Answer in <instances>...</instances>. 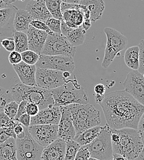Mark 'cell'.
I'll use <instances>...</instances> for the list:
<instances>
[{
  "label": "cell",
  "instance_id": "ba28073f",
  "mask_svg": "<svg viewBox=\"0 0 144 160\" xmlns=\"http://www.w3.org/2000/svg\"><path fill=\"white\" fill-rule=\"evenodd\" d=\"M76 51V47L71 44L62 33H53L52 35H47L40 54L47 56L63 55L73 58Z\"/></svg>",
  "mask_w": 144,
  "mask_h": 160
},
{
  "label": "cell",
  "instance_id": "44dd1931",
  "mask_svg": "<svg viewBox=\"0 0 144 160\" xmlns=\"http://www.w3.org/2000/svg\"><path fill=\"white\" fill-rule=\"evenodd\" d=\"M62 13V19L71 28H78L82 25L84 16L80 9V4H78L77 9H67Z\"/></svg>",
  "mask_w": 144,
  "mask_h": 160
},
{
  "label": "cell",
  "instance_id": "d6a6232c",
  "mask_svg": "<svg viewBox=\"0 0 144 160\" xmlns=\"http://www.w3.org/2000/svg\"><path fill=\"white\" fill-rule=\"evenodd\" d=\"M12 100L14 99L10 91L0 86V112L3 111L6 105Z\"/></svg>",
  "mask_w": 144,
  "mask_h": 160
},
{
  "label": "cell",
  "instance_id": "484cf974",
  "mask_svg": "<svg viewBox=\"0 0 144 160\" xmlns=\"http://www.w3.org/2000/svg\"><path fill=\"white\" fill-rule=\"evenodd\" d=\"M126 65L131 69L137 70L139 67V48L138 46L129 48L124 55Z\"/></svg>",
  "mask_w": 144,
  "mask_h": 160
},
{
  "label": "cell",
  "instance_id": "8d00e7d4",
  "mask_svg": "<svg viewBox=\"0 0 144 160\" xmlns=\"http://www.w3.org/2000/svg\"><path fill=\"white\" fill-rule=\"evenodd\" d=\"M91 157L90 152L87 148V145H82L80 147L75 158V160H89Z\"/></svg>",
  "mask_w": 144,
  "mask_h": 160
},
{
  "label": "cell",
  "instance_id": "d6986e66",
  "mask_svg": "<svg viewBox=\"0 0 144 160\" xmlns=\"http://www.w3.org/2000/svg\"><path fill=\"white\" fill-rule=\"evenodd\" d=\"M12 67L22 83L28 86H37L35 65H29L22 61L19 63L12 65Z\"/></svg>",
  "mask_w": 144,
  "mask_h": 160
},
{
  "label": "cell",
  "instance_id": "8992f818",
  "mask_svg": "<svg viewBox=\"0 0 144 160\" xmlns=\"http://www.w3.org/2000/svg\"><path fill=\"white\" fill-rule=\"evenodd\" d=\"M107 37V44L102 67L108 68L120 52L127 45V38L115 28L106 27L103 30Z\"/></svg>",
  "mask_w": 144,
  "mask_h": 160
},
{
  "label": "cell",
  "instance_id": "7bdbcfd3",
  "mask_svg": "<svg viewBox=\"0 0 144 160\" xmlns=\"http://www.w3.org/2000/svg\"><path fill=\"white\" fill-rule=\"evenodd\" d=\"M14 131L16 135V138L17 139H23L25 136V132L24 129V126L17 121L16 125L13 128Z\"/></svg>",
  "mask_w": 144,
  "mask_h": 160
},
{
  "label": "cell",
  "instance_id": "c3c4849f",
  "mask_svg": "<svg viewBox=\"0 0 144 160\" xmlns=\"http://www.w3.org/2000/svg\"><path fill=\"white\" fill-rule=\"evenodd\" d=\"M82 27L84 30H85L86 31L89 30L91 27V21L90 20V19H84L82 23Z\"/></svg>",
  "mask_w": 144,
  "mask_h": 160
},
{
  "label": "cell",
  "instance_id": "ee69618b",
  "mask_svg": "<svg viewBox=\"0 0 144 160\" xmlns=\"http://www.w3.org/2000/svg\"><path fill=\"white\" fill-rule=\"evenodd\" d=\"M27 102H28V101H27V100H22L19 103L17 112L16 116L14 118V120L16 121H17L19 118L21 117L22 115L26 113V105H27Z\"/></svg>",
  "mask_w": 144,
  "mask_h": 160
},
{
  "label": "cell",
  "instance_id": "7a4b0ae2",
  "mask_svg": "<svg viewBox=\"0 0 144 160\" xmlns=\"http://www.w3.org/2000/svg\"><path fill=\"white\" fill-rule=\"evenodd\" d=\"M110 136L113 153L120 154L126 160H137L144 148L137 129L110 128Z\"/></svg>",
  "mask_w": 144,
  "mask_h": 160
},
{
  "label": "cell",
  "instance_id": "ffe728a7",
  "mask_svg": "<svg viewBox=\"0 0 144 160\" xmlns=\"http://www.w3.org/2000/svg\"><path fill=\"white\" fill-rule=\"evenodd\" d=\"M33 20H39L46 22L52 17L48 11L44 0H30L25 7Z\"/></svg>",
  "mask_w": 144,
  "mask_h": 160
},
{
  "label": "cell",
  "instance_id": "db71d44e",
  "mask_svg": "<svg viewBox=\"0 0 144 160\" xmlns=\"http://www.w3.org/2000/svg\"><path fill=\"white\" fill-rule=\"evenodd\" d=\"M71 75V73L68 72H63V76L65 78H67L70 77Z\"/></svg>",
  "mask_w": 144,
  "mask_h": 160
},
{
  "label": "cell",
  "instance_id": "f907efd6",
  "mask_svg": "<svg viewBox=\"0 0 144 160\" xmlns=\"http://www.w3.org/2000/svg\"><path fill=\"white\" fill-rule=\"evenodd\" d=\"M113 160H125L124 158L122 155H121L120 154L118 153H113Z\"/></svg>",
  "mask_w": 144,
  "mask_h": 160
},
{
  "label": "cell",
  "instance_id": "52a82bcc",
  "mask_svg": "<svg viewBox=\"0 0 144 160\" xmlns=\"http://www.w3.org/2000/svg\"><path fill=\"white\" fill-rule=\"evenodd\" d=\"M86 145L91 157L94 160H113L110 128L107 124L103 126L102 130L95 139Z\"/></svg>",
  "mask_w": 144,
  "mask_h": 160
},
{
  "label": "cell",
  "instance_id": "836d02e7",
  "mask_svg": "<svg viewBox=\"0 0 144 160\" xmlns=\"http://www.w3.org/2000/svg\"><path fill=\"white\" fill-rule=\"evenodd\" d=\"M10 138L16 139V135L12 127L0 128V144Z\"/></svg>",
  "mask_w": 144,
  "mask_h": 160
},
{
  "label": "cell",
  "instance_id": "ab89813d",
  "mask_svg": "<svg viewBox=\"0 0 144 160\" xmlns=\"http://www.w3.org/2000/svg\"><path fill=\"white\" fill-rule=\"evenodd\" d=\"M40 111V108L38 105L35 103L28 102L26 105V113L30 116H35Z\"/></svg>",
  "mask_w": 144,
  "mask_h": 160
},
{
  "label": "cell",
  "instance_id": "cb8c5ba5",
  "mask_svg": "<svg viewBox=\"0 0 144 160\" xmlns=\"http://www.w3.org/2000/svg\"><path fill=\"white\" fill-rule=\"evenodd\" d=\"M103 128V126L99 125L90 128L81 132L76 134L73 139L77 141L80 146L86 145L95 139L100 134Z\"/></svg>",
  "mask_w": 144,
  "mask_h": 160
},
{
  "label": "cell",
  "instance_id": "60d3db41",
  "mask_svg": "<svg viewBox=\"0 0 144 160\" xmlns=\"http://www.w3.org/2000/svg\"><path fill=\"white\" fill-rule=\"evenodd\" d=\"M1 45L8 52H12L15 51V42L12 38H5L1 41Z\"/></svg>",
  "mask_w": 144,
  "mask_h": 160
},
{
  "label": "cell",
  "instance_id": "9f6ffc18",
  "mask_svg": "<svg viewBox=\"0 0 144 160\" xmlns=\"http://www.w3.org/2000/svg\"><path fill=\"white\" fill-rule=\"evenodd\" d=\"M142 75H143V77H144V74H142Z\"/></svg>",
  "mask_w": 144,
  "mask_h": 160
},
{
  "label": "cell",
  "instance_id": "e0dca14e",
  "mask_svg": "<svg viewBox=\"0 0 144 160\" xmlns=\"http://www.w3.org/2000/svg\"><path fill=\"white\" fill-rule=\"evenodd\" d=\"M66 142L57 138L43 148L40 160H64Z\"/></svg>",
  "mask_w": 144,
  "mask_h": 160
},
{
  "label": "cell",
  "instance_id": "11a10c76",
  "mask_svg": "<svg viewBox=\"0 0 144 160\" xmlns=\"http://www.w3.org/2000/svg\"><path fill=\"white\" fill-rule=\"evenodd\" d=\"M5 1V2L6 4H7L8 5H12V4L13 2H14L15 1H16L17 0H4Z\"/></svg>",
  "mask_w": 144,
  "mask_h": 160
},
{
  "label": "cell",
  "instance_id": "d4e9b609",
  "mask_svg": "<svg viewBox=\"0 0 144 160\" xmlns=\"http://www.w3.org/2000/svg\"><path fill=\"white\" fill-rule=\"evenodd\" d=\"M0 160H17L16 139L10 138L0 144Z\"/></svg>",
  "mask_w": 144,
  "mask_h": 160
},
{
  "label": "cell",
  "instance_id": "9c48e42d",
  "mask_svg": "<svg viewBox=\"0 0 144 160\" xmlns=\"http://www.w3.org/2000/svg\"><path fill=\"white\" fill-rule=\"evenodd\" d=\"M25 136L23 139H16L17 160H40L44 147L35 140L28 128L24 126Z\"/></svg>",
  "mask_w": 144,
  "mask_h": 160
},
{
  "label": "cell",
  "instance_id": "83f0119b",
  "mask_svg": "<svg viewBox=\"0 0 144 160\" xmlns=\"http://www.w3.org/2000/svg\"><path fill=\"white\" fill-rule=\"evenodd\" d=\"M13 39L15 42V51L21 53L28 49V38L26 33L15 31L13 34Z\"/></svg>",
  "mask_w": 144,
  "mask_h": 160
},
{
  "label": "cell",
  "instance_id": "7402d4cb",
  "mask_svg": "<svg viewBox=\"0 0 144 160\" xmlns=\"http://www.w3.org/2000/svg\"><path fill=\"white\" fill-rule=\"evenodd\" d=\"M80 4L85 6L90 12V20L96 22L101 19L105 9L103 0H80Z\"/></svg>",
  "mask_w": 144,
  "mask_h": 160
},
{
  "label": "cell",
  "instance_id": "4fadbf2b",
  "mask_svg": "<svg viewBox=\"0 0 144 160\" xmlns=\"http://www.w3.org/2000/svg\"><path fill=\"white\" fill-rule=\"evenodd\" d=\"M123 86L126 92L144 105V78L142 73L132 70L127 74Z\"/></svg>",
  "mask_w": 144,
  "mask_h": 160
},
{
  "label": "cell",
  "instance_id": "7c38bea8",
  "mask_svg": "<svg viewBox=\"0 0 144 160\" xmlns=\"http://www.w3.org/2000/svg\"><path fill=\"white\" fill-rule=\"evenodd\" d=\"M28 130L32 138L44 148L58 138L57 124L30 125Z\"/></svg>",
  "mask_w": 144,
  "mask_h": 160
},
{
  "label": "cell",
  "instance_id": "f35d334b",
  "mask_svg": "<svg viewBox=\"0 0 144 160\" xmlns=\"http://www.w3.org/2000/svg\"><path fill=\"white\" fill-rule=\"evenodd\" d=\"M139 67L138 71L142 73H144V40H141L139 44Z\"/></svg>",
  "mask_w": 144,
  "mask_h": 160
},
{
  "label": "cell",
  "instance_id": "30bf717a",
  "mask_svg": "<svg viewBox=\"0 0 144 160\" xmlns=\"http://www.w3.org/2000/svg\"><path fill=\"white\" fill-rule=\"evenodd\" d=\"M35 66L41 68L68 72L71 74L75 68L73 58L63 55L47 56L40 54Z\"/></svg>",
  "mask_w": 144,
  "mask_h": 160
},
{
  "label": "cell",
  "instance_id": "f5cc1de1",
  "mask_svg": "<svg viewBox=\"0 0 144 160\" xmlns=\"http://www.w3.org/2000/svg\"><path fill=\"white\" fill-rule=\"evenodd\" d=\"M11 6V5H8L7 4H6L4 0H0V9L8 8L10 7Z\"/></svg>",
  "mask_w": 144,
  "mask_h": 160
},
{
  "label": "cell",
  "instance_id": "277c9868",
  "mask_svg": "<svg viewBox=\"0 0 144 160\" xmlns=\"http://www.w3.org/2000/svg\"><path fill=\"white\" fill-rule=\"evenodd\" d=\"M69 109L76 134L101 124V112L89 103H72L67 105Z\"/></svg>",
  "mask_w": 144,
  "mask_h": 160
},
{
  "label": "cell",
  "instance_id": "9a60e30c",
  "mask_svg": "<svg viewBox=\"0 0 144 160\" xmlns=\"http://www.w3.org/2000/svg\"><path fill=\"white\" fill-rule=\"evenodd\" d=\"M61 117L60 106L50 105L49 107L40 110L39 112L31 117L30 125L35 124H57Z\"/></svg>",
  "mask_w": 144,
  "mask_h": 160
},
{
  "label": "cell",
  "instance_id": "4316f807",
  "mask_svg": "<svg viewBox=\"0 0 144 160\" xmlns=\"http://www.w3.org/2000/svg\"><path fill=\"white\" fill-rule=\"evenodd\" d=\"M71 44L77 47L82 44L86 38V30L82 25L78 28H72L65 35Z\"/></svg>",
  "mask_w": 144,
  "mask_h": 160
},
{
  "label": "cell",
  "instance_id": "4dcf8cb0",
  "mask_svg": "<svg viewBox=\"0 0 144 160\" xmlns=\"http://www.w3.org/2000/svg\"><path fill=\"white\" fill-rule=\"evenodd\" d=\"M21 54L22 61L29 65H35L40 57V54L30 49L23 51Z\"/></svg>",
  "mask_w": 144,
  "mask_h": 160
},
{
  "label": "cell",
  "instance_id": "3957f363",
  "mask_svg": "<svg viewBox=\"0 0 144 160\" xmlns=\"http://www.w3.org/2000/svg\"><path fill=\"white\" fill-rule=\"evenodd\" d=\"M9 91L17 103L22 100L33 102L38 105L40 110L54 105L51 91L37 86H28L21 82L12 85Z\"/></svg>",
  "mask_w": 144,
  "mask_h": 160
},
{
  "label": "cell",
  "instance_id": "816d5d0a",
  "mask_svg": "<svg viewBox=\"0 0 144 160\" xmlns=\"http://www.w3.org/2000/svg\"><path fill=\"white\" fill-rule=\"evenodd\" d=\"M63 2L70 4H80V0H61Z\"/></svg>",
  "mask_w": 144,
  "mask_h": 160
},
{
  "label": "cell",
  "instance_id": "74e56055",
  "mask_svg": "<svg viewBox=\"0 0 144 160\" xmlns=\"http://www.w3.org/2000/svg\"><path fill=\"white\" fill-rule=\"evenodd\" d=\"M30 25L37 29L46 32L48 35H52L54 33L49 29V28L47 27L46 23L43 21L39 20H32L31 21Z\"/></svg>",
  "mask_w": 144,
  "mask_h": 160
},
{
  "label": "cell",
  "instance_id": "f6af8a7d",
  "mask_svg": "<svg viewBox=\"0 0 144 160\" xmlns=\"http://www.w3.org/2000/svg\"><path fill=\"white\" fill-rule=\"evenodd\" d=\"M137 129L141 136V140L144 146V112L139 121Z\"/></svg>",
  "mask_w": 144,
  "mask_h": 160
},
{
  "label": "cell",
  "instance_id": "2e32d148",
  "mask_svg": "<svg viewBox=\"0 0 144 160\" xmlns=\"http://www.w3.org/2000/svg\"><path fill=\"white\" fill-rule=\"evenodd\" d=\"M61 117L58 124V138L65 142L73 139L75 135V129L72 120V116L67 106H60Z\"/></svg>",
  "mask_w": 144,
  "mask_h": 160
},
{
  "label": "cell",
  "instance_id": "b9f144b4",
  "mask_svg": "<svg viewBox=\"0 0 144 160\" xmlns=\"http://www.w3.org/2000/svg\"><path fill=\"white\" fill-rule=\"evenodd\" d=\"M8 59H9V63L11 65H16V64L19 63L22 61L21 53L16 51L11 52L9 55Z\"/></svg>",
  "mask_w": 144,
  "mask_h": 160
},
{
  "label": "cell",
  "instance_id": "5bb4252c",
  "mask_svg": "<svg viewBox=\"0 0 144 160\" xmlns=\"http://www.w3.org/2000/svg\"><path fill=\"white\" fill-rule=\"evenodd\" d=\"M17 9L13 5L0 9V42L5 38H13L15 32L13 22Z\"/></svg>",
  "mask_w": 144,
  "mask_h": 160
},
{
  "label": "cell",
  "instance_id": "8fae6325",
  "mask_svg": "<svg viewBox=\"0 0 144 160\" xmlns=\"http://www.w3.org/2000/svg\"><path fill=\"white\" fill-rule=\"evenodd\" d=\"M35 80L37 86L48 90L60 87L67 81L62 71L38 67H37Z\"/></svg>",
  "mask_w": 144,
  "mask_h": 160
},
{
  "label": "cell",
  "instance_id": "5b68a950",
  "mask_svg": "<svg viewBox=\"0 0 144 160\" xmlns=\"http://www.w3.org/2000/svg\"><path fill=\"white\" fill-rule=\"evenodd\" d=\"M51 91L56 106H67L72 103L86 104L89 102L84 88L74 80L67 81L63 85Z\"/></svg>",
  "mask_w": 144,
  "mask_h": 160
},
{
  "label": "cell",
  "instance_id": "f546056e",
  "mask_svg": "<svg viewBox=\"0 0 144 160\" xmlns=\"http://www.w3.org/2000/svg\"><path fill=\"white\" fill-rule=\"evenodd\" d=\"M80 147V145L74 139H70L66 141L64 160H75L76 155Z\"/></svg>",
  "mask_w": 144,
  "mask_h": 160
},
{
  "label": "cell",
  "instance_id": "d590c367",
  "mask_svg": "<svg viewBox=\"0 0 144 160\" xmlns=\"http://www.w3.org/2000/svg\"><path fill=\"white\" fill-rule=\"evenodd\" d=\"M16 122L17 121L11 119L9 117H7L4 113L3 111L0 112V128H5V127L14 128Z\"/></svg>",
  "mask_w": 144,
  "mask_h": 160
},
{
  "label": "cell",
  "instance_id": "ac0fdd59",
  "mask_svg": "<svg viewBox=\"0 0 144 160\" xmlns=\"http://www.w3.org/2000/svg\"><path fill=\"white\" fill-rule=\"evenodd\" d=\"M26 34L28 38V49L40 55L48 34L46 32L37 29L30 25Z\"/></svg>",
  "mask_w": 144,
  "mask_h": 160
},
{
  "label": "cell",
  "instance_id": "f1b7e54d",
  "mask_svg": "<svg viewBox=\"0 0 144 160\" xmlns=\"http://www.w3.org/2000/svg\"><path fill=\"white\" fill-rule=\"evenodd\" d=\"M46 6L52 18L62 20V13L61 9V0H44Z\"/></svg>",
  "mask_w": 144,
  "mask_h": 160
},
{
  "label": "cell",
  "instance_id": "bcb514c9",
  "mask_svg": "<svg viewBox=\"0 0 144 160\" xmlns=\"http://www.w3.org/2000/svg\"><path fill=\"white\" fill-rule=\"evenodd\" d=\"M17 121L21 123L23 126H25L26 128H28L30 126L31 116H30L27 113H23L19 118Z\"/></svg>",
  "mask_w": 144,
  "mask_h": 160
},
{
  "label": "cell",
  "instance_id": "681fc988",
  "mask_svg": "<svg viewBox=\"0 0 144 160\" xmlns=\"http://www.w3.org/2000/svg\"><path fill=\"white\" fill-rule=\"evenodd\" d=\"M104 96H105V95H100V94H96V96H95L96 102L98 104H100L102 102Z\"/></svg>",
  "mask_w": 144,
  "mask_h": 160
},
{
  "label": "cell",
  "instance_id": "e575fe53",
  "mask_svg": "<svg viewBox=\"0 0 144 160\" xmlns=\"http://www.w3.org/2000/svg\"><path fill=\"white\" fill-rule=\"evenodd\" d=\"M45 23L52 32L61 34V20L51 17L49 19H47V20L45 22Z\"/></svg>",
  "mask_w": 144,
  "mask_h": 160
},
{
  "label": "cell",
  "instance_id": "1f68e13d",
  "mask_svg": "<svg viewBox=\"0 0 144 160\" xmlns=\"http://www.w3.org/2000/svg\"><path fill=\"white\" fill-rule=\"evenodd\" d=\"M18 107L19 103H17L15 100H12L5 105L3 108V112L11 119L14 120L17 112Z\"/></svg>",
  "mask_w": 144,
  "mask_h": 160
},
{
  "label": "cell",
  "instance_id": "6da1fadb",
  "mask_svg": "<svg viewBox=\"0 0 144 160\" xmlns=\"http://www.w3.org/2000/svg\"><path fill=\"white\" fill-rule=\"evenodd\" d=\"M107 121L112 129L124 128L137 129V125L144 112V105L125 90L117 91L105 95L99 104Z\"/></svg>",
  "mask_w": 144,
  "mask_h": 160
},
{
  "label": "cell",
  "instance_id": "7dc6e473",
  "mask_svg": "<svg viewBox=\"0 0 144 160\" xmlns=\"http://www.w3.org/2000/svg\"><path fill=\"white\" fill-rule=\"evenodd\" d=\"M94 92L97 94L104 95L105 92V87L102 84H98L94 86Z\"/></svg>",
  "mask_w": 144,
  "mask_h": 160
},
{
  "label": "cell",
  "instance_id": "603a6c76",
  "mask_svg": "<svg viewBox=\"0 0 144 160\" xmlns=\"http://www.w3.org/2000/svg\"><path fill=\"white\" fill-rule=\"evenodd\" d=\"M33 20L29 12L25 9H17L14 19V28L15 31L26 33L30 23Z\"/></svg>",
  "mask_w": 144,
  "mask_h": 160
}]
</instances>
